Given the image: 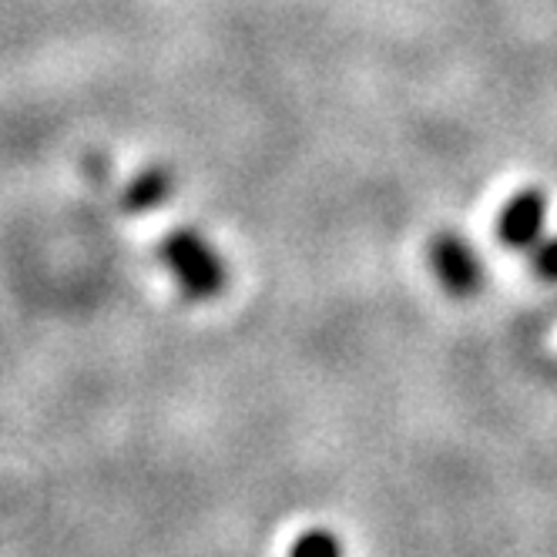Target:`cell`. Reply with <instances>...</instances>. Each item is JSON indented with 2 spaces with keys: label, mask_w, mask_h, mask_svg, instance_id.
<instances>
[{
  "label": "cell",
  "mask_w": 557,
  "mask_h": 557,
  "mask_svg": "<svg viewBox=\"0 0 557 557\" xmlns=\"http://www.w3.org/2000/svg\"><path fill=\"white\" fill-rule=\"evenodd\" d=\"M430 265L436 278L454 293V296H473L484 286V265L476 259L473 246L457 232H441L430 243Z\"/></svg>",
  "instance_id": "7a4b0ae2"
},
{
  "label": "cell",
  "mask_w": 557,
  "mask_h": 557,
  "mask_svg": "<svg viewBox=\"0 0 557 557\" xmlns=\"http://www.w3.org/2000/svg\"><path fill=\"white\" fill-rule=\"evenodd\" d=\"M289 557H343V544L333 531L312 528L296 537V544L289 547Z\"/></svg>",
  "instance_id": "5b68a950"
},
{
  "label": "cell",
  "mask_w": 557,
  "mask_h": 557,
  "mask_svg": "<svg viewBox=\"0 0 557 557\" xmlns=\"http://www.w3.org/2000/svg\"><path fill=\"white\" fill-rule=\"evenodd\" d=\"M544 225H547V195L537 188L517 191L500 212V238L513 249L537 246Z\"/></svg>",
  "instance_id": "3957f363"
},
{
  "label": "cell",
  "mask_w": 557,
  "mask_h": 557,
  "mask_svg": "<svg viewBox=\"0 0 557 557\" xmlns=\"http://www.w3.org/2000/svg\"><path fill=\"white\" fill-rule=\"evenodd\" d=\"M158 259L172 272L178 289L195 302H209L228 286L225 259L215 252L209 238L195 228H175L172 235H165L162 246H158Z\"/></svg>",
  "instance_id": "6da1fadb"
},
{
  "label": "cell",
  "mask_w": 557,
  "mask_h": 557,
  "mask_svg": "<svg viewBox=\"0 0 557 557\" xmlns=\"http://www.w3.org/2000/svg\"><path fill=\"white\" fill-rule=\"evenodd\" d=\"M172 188H175V175L162 165H154L148 172H141L128 191H125V209L128 212H151L154 206H162L172 198Z\"/></svg>",
  "instance_id": "277c9868"
},
{
  "label": "cell",
  "mask_w": 557,
  "mask_h": 557,
  "mask_svg": "<svg viewBox=\"0 0 557 557\" xmlns=\"http://www.w3.org/2000/svg\"><path fill=\"white\" fill-rule=\"evenodd\" d=\"M534 269L544 278H557V235L554 238H544V243L534 246Z\"/></svg>",
  "instance_id": "8992f818"
}]
</instances>
